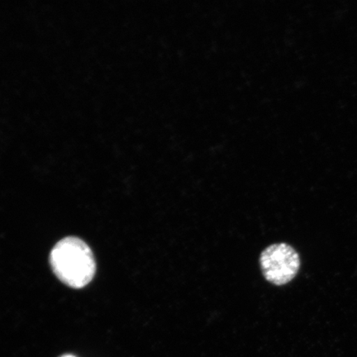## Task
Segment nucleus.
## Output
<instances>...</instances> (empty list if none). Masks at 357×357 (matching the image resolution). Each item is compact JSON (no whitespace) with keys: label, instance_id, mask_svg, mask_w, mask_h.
Masks as SVG:
<instances>
[{"label":"nucleus","instance_id":"obj_1","mask_svg":"<svg viewBox=\"0 0 357 357\" xmlns=\"http://www.w3.org/2000/svg\"><path fill=\"white\" fill-rule=\"evenodd\" d=\"M56 278L74 289H82L96 275V263L91 249L82 239L69 236L58 242L50 255Z\"/></svg>","mask_w":357,"mask_h":357},{"label":"nucleus","instance_id":"obj_2","mask_svg":"<svg viewBox=\"0 0 357 357\" xmlns=\"http://www.w3.org/2000/svg\"><path fill=\"white\" fill-rule=\"evenodd\" d=\"M260 265L266 280L280 287L296 278L300 271L301 258L291 245L287 243L273 244L262 252Z\"/></svg>","mask_w":357,"mask_h":357},{"label":"nucleus","instance_id":"obj_3","mask_svg":"<svg viewBox=\"0 0 357 357\" xmlns=\"http://www.w3.org/2000/svg\"><path fill=\"white\" fill-rule=\"evenodd\" d=\"M62 357H75V356L67 355V356H62Z\"/></svg>","mask_w":357,"mask_h":357}]
</instances>
